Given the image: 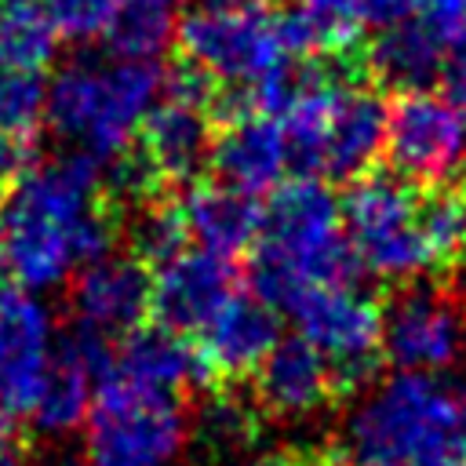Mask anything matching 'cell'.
Wrapping results in <instances>:
<instances>
[{
  "label": "cell",
  "mask_w": 466,
  "mask_h": 466,
  "mask_svg": "<svg viewBox=\"0 0 466 466\" xmlns=\"http://www.w3.org/2000/svg\"><path fill=\"white\" fill-rule=\"evenodd\" d=\"M441 91L448 102H455L466 113V44L451 51V58L441 69Z\"/></svg>",
  "instance_id": "d6a6232c"
},
{
  "label": "cell",
  "mask_w": 466,
  "mask_h": 466,
  "mask_svg": "<svg viewBox=\"0 0 466 466\" xmlns=\"http://www.w3.org/2000/svg\"><path fill=\"white\" fill-rule=\"evenodd\" d=\"M120 0H40L55 33L73 44H91L106 36Z\"/></svg>",
  "instance_id": "f546056e"
},
{
  "label": "cell",
  "mask_w": 466,
  "mask_h": 466,
  "mask_svg": "<svg viewBox=\"0 0 466 466\" xmlns=\"http://www.w3.org/2000/svg\"><path fill=\"white\" fill-rule=\"evenodd\" d=\"M364 69L382 87H397V91L426 87L444 69V47L419 22V15H411L393 25H382V33L364 51Z\"/></svg>",
  "instance_id": "603a6c76"
},
{
  "label": "cell",
  "mask_w": 466,
  "mask_h": 466,
  "mask_svg": "<svg viewBox=\"0 0 466 466\" xmlns=\"http://www.w3.org/2000/svg\"><path fill=\"white\" fill-rule=\"evenodd\" d=\"M419 222L430 248L433 277H448L455 266L466 262V208L451 178L441 186H426L419 200Z\"/></svg>",
  "instance_id": "4316f807"
},
{
  "label": "cell",
  "mask_w": 466,
  "mask_h": 466,
  "mask_svg": "<svg viewBox=\"0 0 466 466\" xmlns=\"http://www.w3.org/2000/svg\"><path fill=\"white\" fill-rule=\"evenodd\" d=\"M149 295H153V273L146 269L142 258L106 255L80 266L69 302L80 328L109 339V335H127L131 328L142 324V317L149 313Z\"/></svg>",
  "instance_id": "9a60e30c"
},
{
  "label": "cell",
  "mask_w": 466,
  "mask_h": 466,
  "mask_svg": "<svg viewBox=\"0 0 466 466\" xmlns=\"http://www.w3.org/2000/svg\"><path fill=\"white\" fill-rule=\"evenodd\" d=\"M186 411L178 397L135 386L120 375H106L95 390L87 415L91 455L120 466H167L186 444Z\"/></svg>",
  "instance_id": "8992f818"
},
{
  "label": "cell",
  "mask_w": 466,
  "mask_h": 466,
  "mask_svg": "<svg viewBox=\"0 0 466 466\" xmlns=\"http://www.w3.org/2000/svg\"><path fill=\"white\" fill-rule=\"evenodd\" d=\"M237 295V269L208 248H182L153 266L149 313L175 331H200Z\"/></svg>",
  "instance_id": "7c38bea8"
},
{
  "label": "cell",
  "mask_w": 466,
  "mask_h": 466,
  "mask_svg": "<svg viewBox=\"0 0 466 466\" xmlns=\"http://www.w3.org/2000/svg\"><path fill=\"white\" fill-rule=\"evenodd\" d=\"M113 371V350L106 335L76 328V335L55 350V360L33 397L29 419L40 433H69L80 422H87L98 382Z\"/></svg>",
  "instance_id": "4fadbf2b"
},
{
  "label": "cell",
  "mask_w": 466,
  "mask_h": 466,
  "mask_svg": "<svg viewBox=\"0 0 466 466\" xmlns=\"http://www.w3.org/2000/svg\"><path fill=\"white\" fill-rule=\"evenodd\" d=\"M76 466H120V462H113V459H102V455H87L84 462H76Z\"/></svg>",
  "instance_id": "f35d334b"
},
{
  "label": "cell",
  "mask_w": 466,
  "mask_h": 466,
  "mask_svg": "<svg viewBox=\"0 0 466 466\" xmlns=\"http://www.w3.org/2000/svg\"><path fill=\"white\" fill-rule=\"evenodd\" d=\"M208 164L215 178L244 189V193H269L280 186L288 164V142L277 116L266 113H237L218 120L211 138Z\"/></svg>",
  "instance_id": "d6986e66"
},
{
  "label": "cell",
  "mask_w": 466,
  "mask_h": 466,
  "mask_svg": "<svg viewBox=\"0 0 466 466\" xmlns=\"http://www.w3.org/2000/svg\"><path fill=\"white\" fill-rule=\"evenodd\" d=\"M116 215L98 197V160L84 149L18 171L0 204V273L29 291L58 288L113 255Z\"/></svg>",
  "instance_id": "6da1fadb"
},
{
  "label": "cell",
  "mask_w": 466,
  "mask_h": 466,
  "mask_svg": "<svg viewBox=\"0 0 466 466\" xmlns=\"http://www.w3.org/2000/svg\"><path fill=\"white\" fill-rule=\"evenodd\" d=\"M204 7H226V11H262L269 0H200Z\"/></svg>",
  "instance_id": "d590c367"
},
{
  "label": "cell",
  "mask_w": 466,
  "mask_h": 466,
  "mask_svg": "<svg viewBox=\"0 0 466 466\" xmlns=\"http://www.w3.org/2000/svg\"><path fill=\"white\" fill-rule=\"evenodd\" d=\"M386 157L415 186H441L466 167V113L426 87L400 91L390 106Z\"/></svg>",
  "instance_id": "30bf717a"
},
{
  "label": "cell",
  "mask_w": 466,
  "mask_h": 466,
  "mask_svg": "<svg viewBox=\"0 0 466 466\" xmlns=\"http://www.w3.org/2000/svg\"><path fill=\"white\" fill-rule=\"evenodd\" d=\"M357 269L360 262L342 229V208L317 175H295L269 189L248 258V291L273 309H291L306 288L350 284Z\"/></svg>",
  "instance_id": "7a4b0ae2"
},
{
  "label": "cell",
  "mask_w": 466,
  "mask_h": 466,
  "mask_svg": "<svg viewBox=\"0 0 466 466\" xmlns=\"http://www.w3.org/2000/svg\"><path fill=\"white\" fill-rule=\"evenodd\" d=\"M0 466H25L22 448L15 441H7V437H0Z\"/></svg>",
  "instance_id": "8d00e7d4"
},
{
  "label": "cell",
  "mask_w": 466,
  "mask_h": 466,
  "mask_svg": "<svg viewBox=\"0 0 466 466\" xmlns=\"http://www.w3.org/2000/svg\"><path fill=\"white\" fill-rule=\"evenodd\" d=\"M189 240L186 233V218H182V208L178 200H164L160 193L142 200V211L138 218L131 222V244H135V255L149 266L171 258L175 251H182Z\"/></svg>",
  "instance_id": "83f0119b"
},
{
  "label": "cell",
  "mask_w": 466,
  "mask_h": 466,
  "mask_svg": "<svg viewBox=\"0 0 466 466\" xmlns=\"http://www.w3.org/2000/svg\"><path fill=\"white\" fill-rule=\"evenodd\" d=\"M299 335H306L331 364L339 397H353L375 382L382 364V306L350 284H313L291 309Z\"/></svg>",
  "instance_id": "52a82bcc"
},
{
  "label": "cell",
  "mask_w": 466,
  "mask_h": 466,
  "mask_svg": "<svg viewBox=\"0 0 466 466\" xmlns=\"http://www.w3.org/2000/svg\"><path fill=\"white\" fill-rule=\"evenodd\" d=\"M451 186L459 189V200H462V208H466V167H462V171L451 178Z\"/></svg>",
  "instance_id": "74e56055"
},
{
  "label": "cell",
  "mask_w": 466,
  "mask_h": 466,
  "mask_svg": "<svg viewBox=\"0 0 466 466\" xmlns=\"http://www.w3.org/2000/svg\"><path fill=\"white\" fill-rule=\"evenodd\" d=\"M55 360L51 309L29 288L0 291V404L11 415L33 408V397Z\"/></svg>",
  "instance_id": "8fae6325"
},
{
  "label": "cell",
  "mask_w": 466,
  "mask_h": 466,
  "mask_svg": "<svg viewBox=\"0 0 466 466\" xmlns=\"http://www.w3.org/2000/svg\"><path fill=\"white\" fill-rule=\"evenodd\" d=\"M47 120V84L40 69H0V131L33 135Z\"/></svg>",
  "instance_id": "f1b7e54d"
},
{
  "label": "cell",
  "mask_w": 466,
  "mask_h": 466,
  "mask_svg": "<svg viewBox=\"0 0 466 466\" xmlns=\"http://www.w3.org/2000/svg\"><path fill=\"white\" fill-rule=\"evenodd\" d=\"M197 433L211 451L244 459L262 433V408L255 397L248 400L229 386L215 390L197 415Z\"/></svg>",
  "instance_id": "484cf974"
},
{
  "label": "cell",
  "mask_w": 466,
  "mask_h": 466,
  "mask_svg": "<svg viewBox=\"0 0 466 466\" xmlns=\"http://www.w3.org/2000/svg\"><path fill=\"white\" fill-rule=\"evenodd\" d=\"M280 40L295 58L360 55L364 15L357 0H291L280 15Z\"/></svg>",
  "instance_id": "7402d4cb"
},
{
  "label": "cell",
  "mask_w": 466,
  "mask_h": 466,
  "mask_svg": "<svg viewBox=\"0 0 466 466\" xmlns=\"http://www.w3.org/2000/svg\"><path fill=\"white\" fill-rule=\"evenodd\" d=\"M178 44H182V58L197 62L226 87L251 84L288 58L277 15H269V7L226 11L200 4L197 11L182 15Z\"/></svg>",
  "instance_id": "9c48e42d"
},
{
  "label": "cell",
  "mask_w": 466,
  "mask_h": 466,
  "mask_svg": "<svg viewBox=\"0 0 466 466\" xmlns=\"http://www.w3.org/2000/svg\"><path fill=\"white\" fill-rule=\"evenodd\" d=\"M448 466H466V390L459 393V419H455V437H451V462Z\"/></svg>",
  "instance_id": "e575fe53"
},
{
  "label": "cell",
  "mask_w": 466,
  "mask_h": 466,
  "mask_svg": "<svg viewBox=\"0 0 466 466\" xmlns=\"http://www.w3.org/2000/svg\"><path fill=\"white\" fill-rule=\"evenodd\" d=\"M186 0H120L116 15L106 29V40L116 58H142L153 62L171 47L182 25Z\"/></svg>",
  "instance_id": "cb8c5ba5"
},
{
  "label": "cell",
  "mask_w": 466,
  "mask_h": 466,
  "mask_svg": "<svg viewBox=\"0 0 466 466\" xmlns=\"http://www.w3.org/2000/svg\"><path fill=\"white\" fill-rule=\"evenodd\" d=\"M58 33L40 0H0V69H44Z\"/></svg>",
  "instance_id": "d4e9b609"
},
{
  "label": "cell",
  "mask_w": 466,
  "mask_h": 466,
  "mask_svg": "<svg viewBox=\"0 0 466 466\" xmlns=\"http://www.w3.org/2000/svg\"><path fill=\"white\" fill-rule=\"evenodd\" d=\"M466 320L444 277L404 280L382 306V357L397 371H444L462 353Z\"/></svg>",
  "instance_id": "ba28073f"
},
{
  "label": "cell",
  "mask_w": 466,
  "mask_h": 466,
  "mask_svg": "<svg viewBox=\"0 0 466 466\" xmlns=\"http://www.w3.org/2000/svg\"><path fill=\"white\" fill-rule=\"evenodd\" d=\"M11 419H15V415H11V411L0 404V437H7V430H11Z\"/></svg>",
  "instance_id": "ab89813d"
},
{
  "label": "cell",
  "mask_w": 466,
  "mask_h": 466,
  "mask_svg": "<svg viewBox=\"0 0 466 466\" xmlns=\"http://www.w3.org/2000/svg\"><path fill=\"white\" fill-rule=\"evenodd\" d=\"M415 15L441 40L444 51H455L466 44V0H422Z\"/></svg>",
  "instance_id": "4dcf8cb0"
},
{
  "label": "cell",
  "mask_w": 466,
  "mask_h": 466,
  "mask_svg": "<svg viewBox=\"0 0 466 466\" xmlns=\"http://www.w3.org/2000/svg\"><path fill=\"white\" fill-rule=\"evenodd\" d=\"M459 393L426 371L379 382L350 411L335 444L346 466H448Z\"/></svg>",
  "instance_id": "3957f363"
},
{
  "label": "cell",
  "mask_w": 466,
  "mask_h": 466,
  "mask_svg": "<svg viewBox=\"0 0 466 466\" xmlns=\"http://www.w3.org/2000/svg\"><path fill=\"white\" fill-rule=\"evenodd\" d=\"M280 339L277 309L262 302L255 291L233 295L204 328H200V364L208 371V382H237L248 379L262 357Z\"/></svg>",
  "instance_id": "2e32d148"
},
{
  "label": "cell",
  "mask_w": 466,
  "mask_h": 466,
  "mask_svg": "<svg viewBox=\"0 0 466 466\" xmlns=\"http://www.w3.org/2000/svg\"><path fill=\"white\" fill-rule=\"evenodd\" d=\"M211 120L215 113L208 106L164 95V102H157L146 113L135 153L149 164L160 186H182L208 164L211 138H215Z\"/></svg>",
  "instance_id": "ac0fdd59"
},
{
  "label": "cell",
  "mask_w": 466,
  "mask_h": 466,
  "mask_svg": "<svg viewBox=\"0 0 466 466\" xmlns=\"http://www.w3.org/2000/svg\"><path fill=\"white\" fill-rule=\"evenodd\" d=\"M113 375L157 390V393H186L189 386H208V371L200 364L197 346L182 339V331L167 324H149V328H131L120 335V346L113 350Z\"/></svg>",
  "instance_id": "ffe728a7"
},
{
  "label": "cell",
  "mask_w": 466,
  "mask_h": 466,
  "mask_svg": "<svg viewBox=\"0 0 466 466\" xmlns=\"http://www.w3.org/2000/svg\"><path fill=\"white\" fill-rule=\"evenodd\" d=\"M419 200V186L397 171L371 167L350 182L342 200V229L357 251V262L379 280L404 284L433 273Z\"/></svg>",
  "instance_id": "5b68a950"
},
{
  "label": "cell",
  "mask_w": 466,
  "mask_h": 466,
  "mask_svg": "<svg viewBox=\"0 0 466 466\" xmlns=\"http://www.w3.org/2000/svg\"><path fill=\"white\" fill-rule=\"evenodd\" d=\"M357 7L364 15V22H371V25H393L400 18H411L422 7V0H357Z\"/></svg>",
  "instance_id": "1f68e13d"
},
{
  "label": "cell",
  "mask_w": 466,
  "mask_h": 466,
  "mask_svg": "<svg viewBox=\"0 0 466 466\" xmlns=\"http://www.w3.org/2000/svg\"><path fill=\"white\" fill-rule=\"evenodd\" d=\"M178 208L186 218V233L189 240H197V248L233 258L258 240L262 208L255 204V193H244L222 178L193 182L182 193Z\"/></svg>",
  "instance_id": "44dd1931"
},
{
  "label": "cell",
  "mask_w": 466,
  "mask_h": 466,
  "mask_svg": "<svg viewBox=\"0 0 466 466\" xmlns=\"http://www.w3.org/2000/svg\"><path fill=\"white\" fill-rule=\"evenodd\" d=\"M251 379H255L251 397L258 400L262 415L284 422L309 419L313 411L342 400L328 357L306 335L277 339L273 350L262 357V364L251 371Z\"/></svg>",
  "instance_id": "5bb4252c"
},
{
  "label": "cell",
  "mask_w": 466,
  "mask_h": 466,
  "mask_svg": "<svg viewBox=\"0 0 466 466\" xmlns=\"http://www.w3.org/2000/svg\"><path fill=\"white\" fill-rule=\"evenodd\" d=\"M164 95V73L142 58H76L47 84V124L98 164L120 157Z\"/></svg>",
  "instance_id": "277c9868"
},
{
  "label": "cell",
  "mask_w": 466,
  "mask_h": 466,
  "mask_svg": "<svg viewBox=\"0 0 466 466\" xmlns=\"http://www.w3.org/2000/svg\"><path fill=\"white\" fill-rule=\"evenodd\" d=\"M386 124H390V106L375 91V80L371 76L346 80L324 135L320 175L335 182H353L364 171H371L386 153Z\"/></svg>",
  "instance_id": "e0dca14e"
},
{
  "label": "cell",
  "mask_w": 466,
  "mask_h": 466,
  "mask_svg": "<svg viewBox=\"0 0 466 466\" xmlns=\"http://www.w3.org/2000/svg\"><path fill=\"white\" fill-rule=\"evenodd\" d=\"M25 164V138L0 131V182H15Z\"/></svg>",
  "instance_id": "836d02e7"
}]
</instances>
